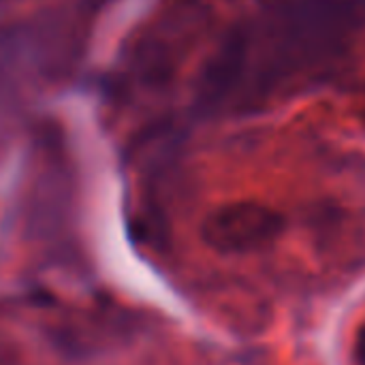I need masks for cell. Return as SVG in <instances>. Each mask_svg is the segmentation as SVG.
<instances>
[{
  "label": "cell",
  "mask_w": 365,
  "mask_h": 365,
  "mask_svg": "<svg viewBox=\"0 0 365 365\" xmlns=\"http://www.w3.org/2000/svg\"><path fill=\"white\" fill-rule=\"evenodd\" d=\"M355 351H357V357H359V361L365 364V329L359 334V338H357V346H355Z\"/></svg>",
  "instance_id": "obj_2"
},
{
  "label": "cell",
  "mask_w": 365,
  "mask_h": 365,
  "mask_svg": "<svg viewBox=\"0 0 365 365\" xmlns=\"http://www.w3.org/2000/svg\"><path fill=\"white\" fill-rule=\"evenodd\" d=\"M284 229L280 212L255 203L237 201L212 210L201 222V240L222 255H246L272 244Z\"/></svg>",
  "instance_id": "obj_1"
}]
</instances>
